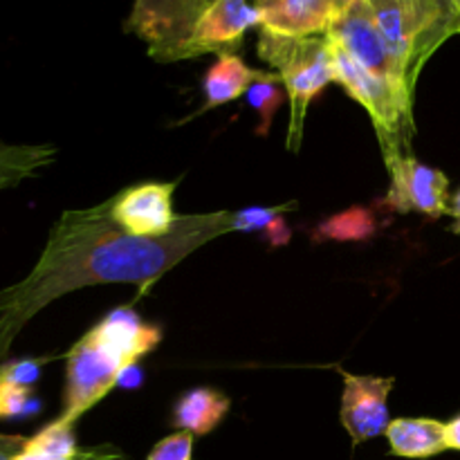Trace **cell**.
Returning a JSON list of instances; mask_svg holds the SVG:
<instances>
[{
	"mask_svg": "<svg viewBox=\"0 0 460 460\" xmlns=\"http://www.w3.org/2000/svg\"><path fill=\"white\" fill-rule=\"evenodd\" d=\"M326 36L364 70L386 79L395 88L402 90L409 99H413L416 85L409 81L395 54L386 45L377 27L371 0H340V7Z\"/></svg>",
	"mask_w": 460,
	"mask_h": 460,
	"instance_id": "cell-7",
	"label": "cell"
},
{
	"mask_svg": "<svg viewBox=\"0 0 460 460\" xmlns=\"http://www.w3.org/2000/svg\"><path fill=\"white\" fill-rule=\"evenodd\" d=\"M247 102L261 115V126L259 135H268L270 126H272L274 115L281 108L283 102H288V93L283 88V81L277 72H265L263 79H259L256 84H252V88L247 90Z\"/></svg>",
	"mask_w": 460,
	"mask_h": 460,
	"instance_id": "cell-18",
	"label": "cell"
},
{
	"mask_svg": "<svg viewBox=\"0 0 460 460\" xmlns=\"http://www.w3.org/2000/svg\"><path fill=\"white\" fill-rule=\"evenodd\" d=\"M76 460H126V456L111 445H99V447H81Z\"/></svg>",
	"mask_w": 460,
	"mask_h": 460,
	"instance_id": "cell-23",
	"label": "cell"
},
{
	"mask_svg": "<svg viewBox=\"0 0 460 460\" xmlns=\"http://www.w3.org/2000/svg\"><path fill=\"white\" fill-rule=\"evenodd\" d=\"M447 214L452 216L454 220H456V223H454V227H452V229H454V232H456L458 236H460V189H458L456 193H454L452 198H449V211H447Z\"/></svg>",
	"mask_w": 460,
	"mask_h": 460,
	"instance_id": "cell-25",
	"label": "cell"
},
{
	"mask_svg": "<svg viewBox=\"0 0 460 460\" xmlns=\"http://www.w3.org/2000/svg\"><path fill=\"white\" fill-rule=\"evenodd\" d=\"M178 182H144L112 198V218L124 232L137 238H157L178 225L173 191Z\"/></svg>",
	"mask_w": 460,
	"mask_h": 460,
	"instance_id": "cell-10",
	"label": "cell"
},
{
	"mask_svg": "<svg viewBox=\"0 0 460 460\" xmlns=\"http://www.w3.org/2000/svg\"><path fill=\"white\" fill-rule=\"evenodd\" d=\"M341 376H344V391H341L340 418L353 445H362L376 436L386 434V427L391 425L386 402L395 386V377L353 376L346 371H341Z\"/></svg>",
	"mask_w": 460,
	"mask_h": 460,
	"instance_id": "cell-9",
	"label": "cell"
},
{
	"mask_svg": "<svg viewBox=\"0 0 460 460\" xmlns=\"http://www.w3.org/2000/svg\"><path fill=\"white\" fill-rule=\"evenodd\" d=\"M445 438H447V449L460 452V413L449 422H445Z\"/></svg>",
	"mask_w": 460,
	"mask_h": 460,
	"instance_id": "cell-24",
	"label": "cell"
},
{
	"mask_svg": "<svg viewBox=\"0 0 460 460\" xmlns=\"http://www.w3.org/2000/svg\"><path fill=\"white\" fill-rule=\"evenodd\" d=\"M456 7H458V12H460V0H456Z\"/></svg>",
	"mask_w": 460,
	"mask_h": 460,
	"instance_id": "cell-26",
	"label": "cell"
},
{
	"mask_svg": "<svg viewBox=\"0 0 460 460\" xmlns=\"http://www.w3.org/2000/svg\"><path fill=\"white\" fill-rule=\"evenodd\" d=\"M79 454L81 447L75 438V425L54 420L31 436L27 447L13 460H76Z\"/></svg>",
	"mask_w": 460,
	"mask_h": 460,
	"instance_id": "cell-16",
	"label": "cell"
},
{
	"mask_svg": "<svg viewBox=\"0 0 460 460\" xmlns=\"http://www.w3.org/2000/svg\"><path fill=\"white\" fill-rule=\"evenodd\" d=\"M259 57L281 76L290 103L286 144L290 151H299L310 102L335 81L328 39H277L259 34Z\"/></svg>",
	"mask_w": 460,
	"mask_h": 460,
	"instance_id": "cell-6",
	"label": "cell"
},
{
	"mask_svg": "<svg viewBox=\"0 0 460 460\" xmlns=\"http://www.w3.org/2000/svg\"><path fill=\"white\" fill-rule=\"evenodd\" d=\"M54 144H9L0 142V193L16 189L25 180H34L57 162Z\"/></svg>",
	"mask_w": 460,
	"mask_h": 460,
	"instance_id": "cell-15",
	"label": "cell"
},
{
	"mask_svg": "<svg viewBox=\"0 0 460 460\" xmlns=\"http://www.w3.org/2000/svg\"><path fill=\"white\" fill-rule=\"evenodd\" d=\"M112 198L67 209L27 277L0 290V364L22 328L52 301L90 286L135 283L139 292L214 238L234 232V211L180 216L169 234L137 238L112 218Z\"/></svg>",
	"mask_w": 460,
	"mask_h": 460,
	"instance_id": "cell-1",
	"label": "cell"
},
{
	"mask_svg": "<svg viewBox=\"0 0 460 460\" xmlns=\"http://www.w3.org/2000/svg\"><path fill=\"white\" fill-rule=\"evenodd\" d=\"M391 175V189L386 205L398 214H418L427 218H440L449 211V178L443 171L427 166L413 153L395 157L386 164Z\"/></svg>",
	"mask_w": 460,
	"mask_h": 460,
	"instance_id": "cell-8",
	"label": "cell"
},
{
	"mask_svg": "<svg viewBox=\"0 0 460 460\" xmlns=\"http://www.w3.org/2000/svg\"><path fill=\"white\" fill-rule=\"evenodd\" d=\"M252 25L259 9L241 0H137L124 30L148 45V57L173 63L236 54Z\"/></svg>",
	"mask_w": 460,
	"mask_h": 460,
	"instance_id": "cell-2",
	"label": "cell"
},
{
	"mask_svg": "<svg viewBox=\"0 0 460 460\" xmlns=\"http://www.w3.org/2000/svg\"><path fill=\"white\" fill-rule=\"evenodd\" d=\"M229 407H232V400L223 391L198 386V389L187 391L175 402L171 425L191 436H207L223 422Z\"/></svg>",
	"mask_w": 460,
	"mask_h": 460,
	"instance_id": "cell-14",
	"label": "cell"
},
{
	"mask_svg": "<svg viewBox=\"0 0 460 460\" xmlns=\"http://www.w3.org/2000/svg\"><path fill=\"white\" fill-rule=\"evenodd\" d=\"M193 438L196 436L187 431H175V434L162 438L151 449L146 460H193Z\"/></svg>",
	"mask_w": 460,
	"mask_h": 460,
	"instance_id": "cell-20",
	"label": "cell"
},
{
	"mask_svg": "<svg viewBox=\"0 0 460 460\" xmlns=\"http://www.w3.org/2000/svg\"><path fill=\"white\" fill-rule=\"evenodd\" d=\"M49 358H30L18 359V362H3L0 364V380L7 385L21 386V389H31L40 376L43 364H48Z\"/></svg>",
	"mask_w": 460,
	"mask_h": 460,
	"instance_id": "cell-19",
	"label": "cell"
},
{
	"mask_svg": "<svg viewBox=\"0 0 460 460\" xmlns=\"http://www.w3.org/2000/svg\"><path fill=\"white\" fill-rule=\"evenodd\" d=\"M31 389H21V386L7 385L0 380V418L21 416L30 409Z\"/></svg>",
	"mask_w": 460,
	"mask_h": 460,
	"instance_id": "cell-21",
	"label": "cell"
},
{
	"mask_svg": "<svg viewBox=\"0 0 460 460\" xmlns=\"http://www.w3.org/2000/svg\"><path fill=\"white\" fill-rule=\"evenodd\" d=\"M386 440L394 456L431 458L447 452L445 422L434 418H395L386 427Z\"/></svg>",
	"mask_w": 460,
	"mask_h": 460,
	"instance_id": "cell-12",
	"label": "cell"
},
{
	"mask_svg": "<svg viewBox=\"0 0 460 460\" xmlns=\"http://www.w3.org/2000/svg\"><path fill=\"white\" fill-rule=\"evenodd\" d=\"M340 0H265L259 9V34L277 39L326 36Z\"/></svg>",
	"mask_w": 460,
	"mask_h": 460,
	"instance_id": "cell-11",
	"label": "cell"
},
{
	"mask_svg": "<svg viewBox=\"0 0 460 460\" xmlns=\"http://www.w3.org/2000/svg\"><path fill=\"white\" fill-rule=\"evenodd\" d=\"M265 72L268 70H254V67H250L238 54H223V57H218V61L209 67V72L202 79L205 106L200 108L198 115L247 94L252 84L263 79Z\"/></svg>",
	"mask_w": 460,
	"mask_h": 460,
	"instance_id": "cell-13",
	"label": "cell"
},
{
	"mask_svg": "<svg viewBox=\"0 0 460 460\" xmlns=\"http://www.w3.org/2000/svg\"><path fill=\"white\" fill-rule=\"evenodd\" d=\"M328 48H331L332 79L335 84L344 85L346 93L367 108L368 117L376 126L377 142H380L386 164L394 162L395 157L413 153L411 142L413 133H416L413 99H409L402 90H398L386 79L364 70L331 39H328Z\"/></svg>",
	"mask_w": 460,
	"mask_h": 460,
	"instance_id": "cell-5",
	"label": "cell"
},
{
	"mask_svg": "<svg viewBox=\"0 0 460 460\" xmlns=\"http://www.w3.org/2000/svg\"><path fill=\"white\" fill-rule=\"evenodd\" d=\"M371 4L386 45L413 85L431 54L460 34L456 0H371Z\"/></svg>",
	"mask_w": 460,
	"mask_h": 460,
	"instance_id": "cell-4",
	"label": "cell"
},
{
	"mask_svg": "<svg viewBox=\"0 0 460 460\" xmlns=\"http://www.w3.org/2000/svg\"><path fill=\"white\" fill-rule=\"evenodd\" d=\"M30 438L16 434H0V460H13L27 447Z\"/></svg>",
	"mask_w": 460,
	"mask_h": 460,
	"instance_id": "cell-22",
	"label": "cell"
},
{
	"mask_svg": "<svg viewBox=\"0 0 460 460\" xmlns=\"http://www.w3.org/2000/svg\"><path fill=\"white\" fill-rule=\"evenodd\" d=\"M296 202L283 207H252V209L234 211V232H268L272 236V245H281L290 238V229L283 223L281 216L288 209H295Z\"/></svg>",
	"mask_w": 460,
	"mask_h": 460,
	"instance_id": "cell-17",
	"label": "cell"
},
{
	"mask_svg": "<svg viewBox=\"0 0 460 460\" xmlns=\"http://www.w3.org/2000/svg\"><path fill=\"white\" fill-rule=\"evenodd\" d=\"M160 341V328L146 323L130 308H119L103 317L66 355V391L61 416L57 420L75 425Z\"/></svg>",
	"mask_w": 460,
	"mask_h": 460,
	"instance_id": "cell-3",
	"label": "cell"
}]
</instances>
